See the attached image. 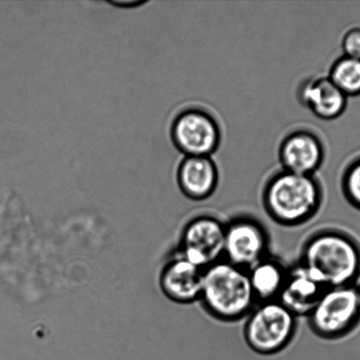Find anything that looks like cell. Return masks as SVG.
Wrapping results in <instances>:
<instances>
[{
	"label": "cell",
	"mask_w": 360,
	"mask_h": 360,
	"mask_svg": "<svg viewBox=\"0 0 360 360\" xmlns=\"http://www.w3.org/2000/svg\"><path fill=\"white\" fill-rule=\"evenodd\" d=\"M297 262L328 288L358 285L360 245L354 236L340 229H321L306 239Z\"/></svg>",
	"instance_id": "cell-1"
},
{
	"label": "cell",
	"mask_w": 360,
	"mask_h": 360,
	"mask_svg": "<svg viewBox=\"0 0 360 360\" xmlns=\"http://www.w3.org/2000/svg\"><path fill=\"white\" fill-rule=\"evenodd\" d=\"M322 184L315 175L282 169L263 186L262 201L268 217L284 227H298L311 221L323 206Z\"/></svg>",
	"instance_id": "cell-2"
},
{
	"label": "cell",
	"mask_w": 360,
	"mask_h": 360,
	"mask_svg": "<svg viewBox=\"0 0 360 360\" xmlns=\"http://www.w3.org/2000/svg\"><path fill=\"white\" fill-rule=\"evenodd\" d=\"M204 311L222 323L245 320L257 301L248 270L221 259L204 271L199 302Z\"/></svg>",
	"instance_id": "cell-3"
},
{
	"label": "cell",
	"mask_w": 360,
	"mask_h": 360,
	"mask_svg": "<svg viewBox=\"0 0 360 360\" xmlns=\"http://www.w3.org/2000/svg\"><path fill=\"white\" fill-rule=\"evenodd\" d=\"M298 326L299 319L278 300L257 302L245 319L243 338L256 354L275 355L291 345Z\"/></svg>",
	"instance_id": "cell-4"
},
{
	"label": "cell",
	"mask_w": 360,
	"mask_h": 360,
	"mask_svg": "<svg viewBox=\"0 0 360 360\" xmlns=\"http://www.w3.org/2000/svg\"><path fill=\"white\" fill-rule=\"evenodd\" d=\"M306 319L312 333L322 340L348 336L360 322L358 285L328 288Z\"/></svg>",
	"instance_id": "cell-5"
},
{
	"label": "cell",
	"mask_w": 360,
	"mask_h": 360,
	"mask_svg": "<svg viewBox=\"0 0 360 360\" xmlns=\"http://www.w3.org/2000/svg\"><path fill=\"white\" fill-rule=\"evenodd\" d=\"M170 135L176 149L185 157H211L222 140L220 123L206 109H183L172 122Z\"/></svg>",
	"instance_id": "cell-6"
},
{
	"label": "cell",
	"mask_w": 360,
	"mask_h": 360,
	"mask_svg": "<svg viewBox=\"0 0 360 360\" xmlns=\"http://www.w3.org/2000/svg\"><path fill=\"white\" fill-rule=\"evenodd\" d=\"M269 231L252 215H235L225 221L224 259L248 270L271 254Z\"/></svg>",
	"instance_id": "cell-7"
},
{
	"label": "cell",
	"mask_w": 360,
	"mask_h": 360,
	"mask_svg": "<svg viewBox=\"0 0 360 360\" xmlns=\"http://www.w3.org/2000/svg\"><path fill=\"white\" fill-rule=\"evenodd\" d=\"M225 221L211 214L192 217L183 227L176 252L203 269L224 259Z\"/></svg>",
	"instance_id": "cell-8"
},
{
	"label": "cell",
	"mask_w": 360,
	"mask_h": 360,
	"mask_svg": "<svg viewBox=\"0 0 360 360\" xmlns=\"http://www.w3.org/2000/svg\"><path fill=\"white\" fill-rule=\"evenodd\" d=\"M325 146L316 133L309 129H294L281 141L278 158L283 170L303 175H315L325 160Z\"/></svg>",
	"instance_id": "cell-9"
},
{
	"label": "cell",
	"mask_w": 360,
	"mask_h": 360,
	"mask_svg": "<svg viewBox=\"0 0 360 360\" xmlns=\"http://www.w3.org/2000/svg\"><path fill=\"white\" fill-rule=\"evenodd\" d=\"M203 268L190 262L178 252L162 268L160 284L162 292L178 304L189 305L199 302L202 290Z\"/></svg>",
	"instance_id": "cell-10"
},
{
	"label": "cell",
	"mask_w": 360,
	"mask_h": 360,
	"mask_svg": "<svg viewBox=\"0 0 360 360\" xmlns=\"http://www.w3.org/2000/svg\"><path fill=\"white\" fill-rule=\"evenodd\" d=\"M328 288L311 271L296 262L289 266L280 301L297 319L308 317Z\"/></svg>",
	"instance_id": "cell-11"
},
{
	"label": "cell",
	"mask_w": 360,
	"mask_h": 360,
	"mask_svg": "<svg viewBox=\"0 0 360 360\" xmlns=\"http://www.w3.org/2000/svg\"><path fill=\"white\" fill-rule=\"evenodd\" d=\"M297 98L303 107L324 121L340 117L347 108L348 97L329 77H311L299 84Z\"/></svg>",
	"instance_id": "cell-12"
},
{
	"label": "cell",
	"mask_w": 360,
	"mask_h": 360,
	"mask_svg": "<svg viewBox=\"0 0 360 360\" xmlns=\"http://www.w3.org/2000/svg\"><path fill=\"white\" fill-rule=\"evenodd\" d=\"M218 182L220 172L211 157H185L179 165V188L190 200L209 199L217 190Z\"/></svg>",
	"instance_id": "cell-13"
},
{
	"label": "cell",
	"mask_w": 360,
	"mask_h": 360,
	"mask_svg": "<svg viewBox=\"0 0 360 360\" xmlns=\"http://www.w3.org/2000/svg\"><path fill=\"white\" fill-rule=\"evenodd\" d=\"M288 271L289 266L271 254L248 269L249 283L257 302L275 301L280 297Z\"/></svg>",
	"instance_id": "cell-14"
},
{
	"label": "cell",
	"mask_w": 360,
	"mask_h": 360,
	"mask_svg": "<svg viewBox=\"0 0 360 360\" xmlns=\"http://www.w3.org/2000/svg\"><path fill=\"white\" fill-rule=\"evenodd\" d=\"M328 77L347 97L360 95V60L342 56L334 62Z\"/></svg>",
	"instance_id": "cell-15"
},
{
	"label": "cell",
	"mask_w": 360,
	"mask_h": 360,
	"mask_svg": "<svg viewBox=\"0 0 360 360\" xmlns=\"http://www.w3.org/2000/svg\"><path fill=\"white\" fill-rule=\"evenodd\" d=\"M341 188L347 202L360 211V157L345 167L342 175Z\"/></svg>",
	"instance_id": "cell-16"
},
{
	"label": "cell",
	"mask_w": 360,
	"mask_h": 360,
	"mask_svg": "<svg viewBox=\"0 0 360 360\" xmlns=\"http://www.w3.org/2000/svg\"><path fill=\"white\" fill-rule=\"evenodd\" d=\"M342 48L345 56L360 60V27H352L345 34Z\"/></svg>",
	"instance_id": "cell-17"
},
{
	"label": "cell",
	"mask_w": 360,
	"mask_h": 360,
	"mask_svg": "<svg viewBox=\"0 0 360 360\" xmlns=\"http://www.w3.org/2000/svg\"><path fill=\"white\" fill-rule=\"evenodd\" d=\"M116 5L122 6H139L141 4L140 0H128V1H113Z\"/></svg>",
	"instance_id": "cell-18"
},
{
	"label": "cell",
	"mask_w": 360,
	"mask_h": 360,
	"mask_svg": "<svg viewBox=\"0 0 360 360\" xmlns=\"http://www.w3.org/2000/svg\"><path fill=\"white\" fill-rule=\"evenodd\" d=\"M358 291H359V307H360V285H358Z\"/></svg>",
	"instance_id": "cell-19"
}]
</instances>
